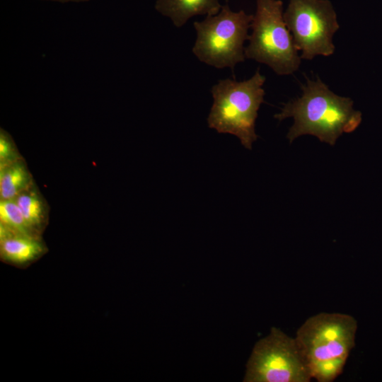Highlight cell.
I'll list each match as a JSON object with an SVG mask.
<instances>
[{
  "label": "cell",
  "mask_w": 382,
  "mask_h": 382,
  "mask_svg": "<svg viewBox=\"0 0 382 382\" xmlns=\"http://www.w3.org/2000/svg\"><path fill=\"white\" fill-rule=\"evenodd\" d=\"M221 7L219 0H156L155 3V9L177 28L196 16L216 15Z\"/></svg>",
  "instance_id": "9"
},
{
  "label": "cell",
  "mask_w": 382,
  "mask_h": 382,
  "mask_svg": "<svg viewBox=\"0 0 382 382\" xmlns=\"http://www.w3.org/2000/svg\"><path fill=\"white\" fill-rule=\"evenodd\" d=\"M45 249L37 236L23 233L1 224L0 250L4 260L24 265L42 255Z\"/></svg>",
  "instance_id": "8"
},
{
  "label": "cell",
  "mask_w": 382,
  "mask_h": 382,
  "mask_svg": "<svg viewBox=\"0 0 382 382\" xmlns=\"http://www.w3.org/2000/svg\"><path fill=\"white\" fill-rule=\"evenodd\" d=\"M253 15L244 10L233 11L228 4L220 11L208 16L202 21H195L197 37L192 47L197 59L217 69L230 68L245 60V40Z\"/></svg>",
  "instance_id": "5"
},
{
  "label": "cell",
  "mask_w": 382,
  "mask_h": 382,
  "mask_svg": "<svg viewBox=\"0 0 382 382\" xmlns=\"http://www.w3.org/2000/svg\"><path fill=\"white\" fill-rule=\"evenodd\" d=\"M300 98L284 104L274 118L294 119L287 138L292 142L304 135H313L334 146L343 133L354 132L361 122V113L353 109V100L330 90L319 78L308 80Z\"/></svg>",
  "instance_id": "1"
},
{
  "label": "cell",
  "mask_w": 382,
  "mask_h": 382,
  "mask_svg": "<svg viewBox=\"0 0 382 382\" xmlns=\"http://www.w3.org/2000/svg\"><path fill=\"white\" fill-rule=\"evenodd\" d=\"M32 185L31 174L21 159L0 165L1 199H14Z\"/></svg>",
  "instance_id": "10"
},
{
  "label": "cell",
  "mask_w": 382,
  "mask_h": 382,
  "mask_svg": "<svg viewBox=\"0 0 382 382\" xmlns=\"http://www.w3.org/2000/svg\"><path fill=\"white\" fill-rule=\"evenodd\" d=\"M42 1H54V2H59V3H68V2H85L91 0H42Z\"/></svg>",
  "instance_id": "14"
},
{
  "label": "cell",
  "mask_w": 382,
  "mask_h": 382,
  "mask_svg": "<svg viewBox=\"0 0 382 382\" xmlns=\"http://www.w3.org/2000/svg\"><path fill=\"white\" fill-rule=\"evenodd\" d=\"M1 224L14 231L37 236L29 227L20 208L14 199H1Z\"/></svg>",
  "instance_id": "12"
},
{
  "label": "cell",
  "mask_w": 382,
  "mask_h": 382,
  "mask_svg": "<svg viewBox=\"0 0 382 382\" xmlns=\"http://www.w3.org/2000/svg\"><path fill=\"white\" fill-rule=\"evenodd\" d=\"M357 330L356 319L341 313H320L301 325L295 340L312 378L332 382L342 373Z\"/></svg>",
  "instance_id": "2"
},
{
  "label": "cell",
  "mask_w": 382,
  "mask_h": 382,
  "mask_svg": "<svg viewBox=\"0 0 382 382\" xmlns=\"http://www.w3.org/2000/svg\"><path fill=\"white\" fill-rule=\"evenodd\" d=\"M14 200L29 227L37 234L47 219V208L43 197L32 185L18 195Z\"/></svg>",
  "instance_id": "11"
},
{
  "label": "cell",
  "mask_w": 382,
  "mask_h": 382,
  "mask_svg": "<svg viewBox=\"0 0 382 382\" xmlns=\"http://www.w3.org/2000/svg\"><path fill=\"white\" fill-rule=\"evenodd\" d=\"M312 379L297 345L277 328L258 340L246 365L244 382H309Z\"/></svg>",
  "instance_id": "7"
},
{
  "label": "cell",
  "mask_w": 382,
  "mask_h": 382,
  "mask_svg": "<svg viewBox=\"0 0 382 382\" xmlns=\"http://www.w3.org/2000/svg\"><path fill=\"white\" fill-rule=\"evenodd\" d=\"M284 19L301 59L334 53L332 38L340 25L330 0H289Z\"/></svg>",
  "instance_id": "6"
},
{
  "label": "cell",
  "mask_w": 382,
  "mask_h": 382,
  "mask_svg": "<svg viewBox=\"0 0 382 382\" xmlns=\"http://www.w3.org/2000/svg\"><path fill=\"white\" fill-rule=\"evenodd\" d=\"M250 28L246 59L267 65L278 75L299 69L301 59L284 21L281 0H256Z\"/></svg>",
  "instance_id": "4"
},
{
  "label": "cell",
  "mask_w": 382,
  "mask_h": 382,
  "mask_svg": "<svg viewBox=\"0 0 382 382\" xmlns=\"http://www.w3.org/2000/svg\"><path fill=\"white\" fill-rule=\"evenodd\" d=\"M265 80L259 70L248 80H219L211 90L213 104L207 117L209 127L237 137L245 148L251 149L257 139L255 120L265 101Z\"/></svg>",
  "instance_id": "3"
},
{
  "label": "cell",
  "mask_w": 382,
  "mask_h": 382,
  "mask_svg": "<svg viewBox=\"0 0 382 382\" xmlns=\"http://www.w3.org/2000/svg\"><path fill=\"white\" fill-rule=\"evenodd\" d=\"M11 135L4 129L0 130V165L20 159Z\"/></svg>",
  "instance_id": "13"
}]
</instances>
